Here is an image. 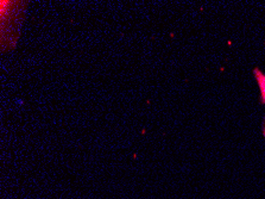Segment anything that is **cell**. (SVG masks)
Segmentation results:
<instances>
[{
  "mask_svg": "<svg viewBox=\"0 0 265 199\" xmlns=\"http://www.w3.org/2000/svg\"><path fill=\"white\" fill-rule=\"evenodd\" d=\"M259 84H261L262 92H263V97L265 98V78L264 79H261V80H259Z\"/></svg>",
  "mask_w": 265,
  "mask_h": 199,
  "instance_id": "6da1fadb",
  "label": "cell"
}]
</instances>
